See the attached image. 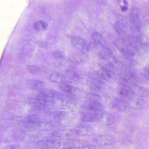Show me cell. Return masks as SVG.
Wrapping results in <instances>:
<instances>
[{"instance_id": "cell-1", "label": "cell", "mask_w": 149, "mask_h": 149, "mask_svg": "<svg viewBox=\"0 0 149 149\" xmlns=\"http://www.w3.org/2000/svg\"><path fill=\"white\" fill-rule=\"evenodd\" d=\"M71 42L75 48L81 52H87L89 50L88 44L82 38L77 36H73L71 39Z\"/></svg>"}, {"instance_id": "cell-2", "label": "cell", "mask_w": 149, "mask_h": 149, "mask_svg": "<svg viewBox=\"0 0 149 149\" xmlns=\"http://www.w3.org/2000/svg\"><path fill=\"white\" fill-rule=\"evenodd\" d=\"M132 98L129 100L127 104V106L131 109H142L144 106V102L143 101L140 99H135Z\"/></svg>"}, {"instance_id": "cell-3", "label": "cell", "mask_w": 149, "mask_h": 149, "mask_svg": "<svg viewBox=\"0 0 149 149\" xmlns=\"http://www.w3.org/2000/svg\"><path fill=\"white\" fill-rule=\"evenodd\" d=\"M28 85L31 89L39 90L42 89L44 83L43 81L38 80H30L28 81Z\"/></svg>"}, {"instance_id": "cell-4", "label": "cell", "mask_w": 149, "mask_h": 149, "mask_svg": "<svg viewBox=\"0 0 149 149\" xmlns=\"http://www.w3.org/2000/svg\"><path fill=\"white\" fill-rule=\"evenodd\" d=\"M130 19L132 24L134 25L138 30H140L141 28V23L139 18V15L136 12L133 11L130 15Z\"/></svg>"}, {"instance_id": "cell-5", "label": "cell", "mask_w": 149, "mask_h": 149, "mask_svg": "<svg viewBox=\"0 0 149 149\" xmlns=\"http://www.w3.org/2000/svg\"><path fill=\"white\" fill-rule=\"evenodd\" d=\"M119 93L121 96L128 98H132L135 94L133 90L126 85H124L121 87Z\"/></svg>"}, {"instance_id": "cell-6", "label": "cell", "mask_w": 149, "mask_h": 149, "mask_svg": "<svg viewBox=\"0 0 149 149\" xmlns=\"http://www.w3.org/2000/svg\"><path fill=\"white\" fill-rule=\"evenodd\" d=\"M64 77L62 73L58 72H54L50 75L49 81L54 83H61L64 82Z\"/></svg>"}, {"instance_id": "cell-7", "label": "cell", "mask_w": 149, "mask_h": 149, "mask_svg": "<svg viewBox=\"0 0 149 149\" xmlns=\"http://www.w3.org/2000/svg\"><path fill=\"white\" fill-rule=\"evenodd\" d=\"M35 29L37 31H42L47 28L48 24L42 20L36 21L33 25Z\"/></svg>"}, {"instance_id": "cell-8", "label": "cell", "mask_w": 149, "mask_h": 149, "mask_svg": "<svg viewBox=\"0 0 149 149\" xmlns=\"http://www.w3.org/2000/svg\"><path fill=\"white\" fill-rule=\"evenodd\" d=\"M127 106V105L124 102L120 100H117L114 102L112 105V106L115 109L120 112L125 110Z\"/></svg>"}, {"instance_id": "cell-9", "label": "cell", "mask_w": 149, "mask_h": 149, "mask_svg": "<svg viewBox=\"0 0 149 149\" xmlns=\"http://www.w3.org/2000/svg\"><path fill=\"white\" fill-rule=\"evenodd\" d=\"M101 119H104V123L106 124V125H112L113 123L115 121L114 116L109 113H104Z\"/></svg>"}, {"instance_id": "cell-10", "label": "cell", "mask_w": 149, "mask_h": 149, "mask_svg": "<svg viewBox=\"0 0 149 149\" xmlns=\"http://www.w3.org/2000/svg\"><path fill=\"white\" fill-rule=\"evenodd\" d=\"M92 38L94 42L101 45H104L106 43V41L101 35L98 33H95L92 35Z\"/></svg>"}, {"instance_id": "cell-11", "label": "cell", "mask_w": 149, "mask_h": 149, "mask_svg": "<svg viewBox=\"0 0 149 149\" xmlns=\"http://www.w3.org/2000/svg\"><path fill=\"white\" fill-rule=\"evenodd\" d=\"M27 69L29 73L33 75L39 74L41 71L40 68L35 65H28L27 66Z\"/></svg>"}, {"instance_id": "cell-12", "label": "cell", "mask_w": 149, "mask_h": 149, "mask_svg": "<svg viewBox=\"0 0 149 149\" xmlns=\"http://www.w3.org/2000/svg\"><path fill=\"white\" fill-rule=\"evenodd\" d=\"M59 86L63 91L67 93L70 94V93H71L72 91V89H73L72 87L65 82H62L61 83H59Z\"/></svg>"}, {"instance_id": "cell-13", "label": "cell", "mask_w": 149, "mask_h": 149, "mask_svg": "<svg viewBox=\"0 0 149 149\" xmlns=\"http://www.w3.org/2000/svg\"><path fill=\"white\" fill-rule=\"evenodd\" d=\"M52 55L54 58L57 60H63L65 57L64 52L59 50L54 51L52 53Z\"/></svg>"}, {"instance_id": "cell-14", "label": "cell", "mask_w": 149, "mask_h": 149, "mask_svg": "<svg viewBox=\"0 0 149 149\" xmlns=\"http://www.w3.org/2000/svg\"><path fill=\"white\" fill-rule=\"evenodd\" d=\"M114 27H115V29L118 34H122L124 33V27L120 23L117 22L115 24Z\"/></svg>"}, {"instance_id": "cell-15", "label": "cell", "mask_w": 149, "mask_h": 149, "mask_svg": "<svg viewBox=\"0 0 149 149\" xmlns=\"http://www.w3.org/2000/svg\"><path fill=\"white\" fill-rule=\"evenodd\" d=\"M36 44L38 46H40L41 47L43 48H47V44L46 42H43V41H37L36 42Z\"/></svg>"}, {"instance_id": "cell-16", "label": "cell", "mask_w": 149, "mask_h": 149, "mask_svg": "<svg viewBox=\"0 0 149 149\" xmlns=\"http://www.w3.org/2000/svg\"><path fill=\"white\" fill-rule=\"evenodd\" d=\"M127 9H128V7H126V6H122V7H121V10H122L123 11V12H125V11H126V10H127Z\"/></svg>"}]
</instances>
